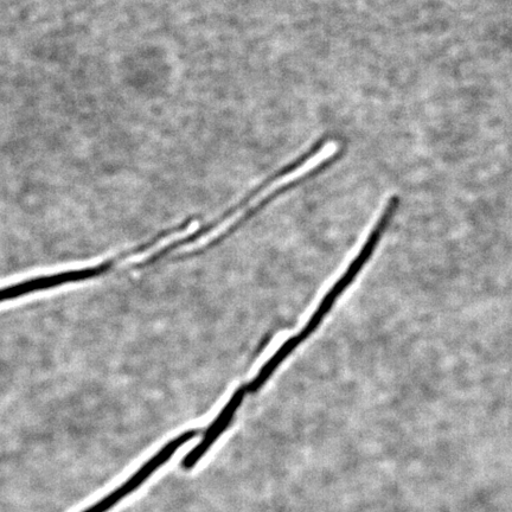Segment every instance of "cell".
<instances>
[{
  "label": "cell",
  "mask_w": 512,
  "mask_h": 512,
  "mask_svg": "<svg viewBox=\"0 0 512 512\" xmlns=\"http://www.w3.org/2000/svg\"><path fill=\"white\" fill-rule=\"evenodd\" d=\"M243 399L242 393H238L228 403L219 416L210 425L206 434L200 444L192 450L187 457L184 458L182 466L185 470H190L204 457L210 447L215 444V441L221 437L224 431L227 430L230 422H232L236 411L241 405Z\"/></svg>",
  "instance_id": "2"
},
{
  "label": "cell",
  "mask_w": 512,
  "mask_h": 512,
  "mask_svg": "<svg viewBox=\"0 0 512 512\" xmlns=\"http://www.w3.org/2000/svg\"><path fill=\"white\" fill-rule=\"evenodd\" d=\"M195 437L196 432L192 431L178 435L176 439L171 440L170 443L166 444L162 450H159L155 456L147 460L144 465L140 466L139 469L134 472L130 478H127L123 484L118 486L117 489L110 492L107 496L102 497L98 502H95L91 507H88L81 512L110 511L115 507V505L123 501V499L133 494L134 491H137L147 479H150L155 475L160 467H163L172 457L175 456V453L179 448Z\"/></svg>",
  "instance_id": "1"
}]
</instances>
